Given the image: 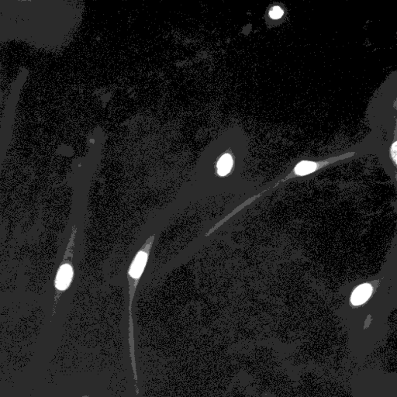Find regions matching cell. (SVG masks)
Returning a JSON list of instances; mask_svg holds the SVG:
<instances>
[{
  "label": "cell",
  "instance_id": "3957f363",
  "mask_svg": "<svg viewBox=\"0 0 397 397\" xmlns=\"http://www.w3.org/2000/svg\"><path fill=\"white\" fill-rule=\"evenodd\" d=\"M372 293V287L369 284H363L359 286L352 294L351 301L355 306L363 304L366 302Z\"/></svg>",
  "mask_w": 397,
  "mask_h": 397
},
{
  "label": "cell",
  "instance_id": "8992f818",
  "mask_svg": "<svg viewBox=\"0 0 397 397\" xmlns=\"http://www.w3.org/2000/svg\"><path fill=\"white\" fill-rule=\"evenodd\" d=\"M283 15V10L281 9L280 7H279V6H275V7L272 8L269 12L270 17L272 19H275V20L280 18Z\"/></svg>",
  "mask_w": 397,
  "mask_h": 397
},
{
  "label": "cell",
  "instance_id": "5b68a950",
  "mask_svg": "<svg viewBox=\"0 0 397 397\" xmlns=\"http://www.w3.org/2000/svg\"><path fill=\"white\" fill-rule=\"evenodd\" d=\"M233 165V160L232 156L230 155H224L221 157V159L219 160L217 163V171L221 176L228 175L230 171L232 170Z\"/></svg>",
  "mask_w": 397,
  "mask_h": 397
},
{
  "label": "cell",
  "instance_id": "52a82bcc",
  "mask_svg": "<svg viewBox=\"0 0 397 397\" xmlns=\"http://www.w3.org/2000/svg\"><path fill=\"white\" fill-rule=\"evenodd\" d=\"M392 152H393V158H394V162H397V142L394 143V145L392 147Z\"/></svg>",
  "mask_w": 397,
  "mask_h": 397
},
{
  "label": "cell",
  "instance_id": "7a4b0ae2",
  "mask_svg": "<svg viewBox=\"0 0 397 397\" xmlns=\"http://www.w3.org/2000/svg\"><path fill=\"white\" fill-rule=\"evenodd\" d=\"M77 228L74 226L72 228L69 242L67 244V248L65 252L64 259L62 261V265L59 267L56 277H55V306L59 302L62 294L69 288L72 283L74 277V265H73V255H74V248H75V239L76 237Z\"/></svg>",
  "mask_w": 397,
  "mask_h": 397
},
{
  "label": "cell",
  "instance_id": "6da1fadb",
  "mask_svg": "<svg viewBox=\"0 0 397 397\" xmlns=\"http://www.w3.org/2000/svg\"><path fill=\"white\" fill-rule=\"evenodd\" d=\"M155 238V235H151L147 239V241L139 250L137 255H135L134 259L132 261V264L130 265L129 271H128V284H129V313L131 328L132 327V303H133V298H134L135 292L137 290L141 275H142L144 268H146V265L148 263Z\"/></svg>",
  "mask_w": 397,
  "mask_h": 397
},
{
  "label": "cell",
  "instance_id": "277c9868",
  "mask_svg": "<svg viewBox=\"0 0 397 397\" xmlns=\"http://www.w3.org/2000/svg\"><path fill=\"white\" fill-rule=\"evenodd\" d=\"M317 168H318L317 163L305 161V162H302V163H299L296 166L294 172L297 175L302 176V175H306L308 174L312 173L313 171H316Z\"/></svg>",
  "mask_w": 397,
  "mask_h": 397
}]
</instances>
